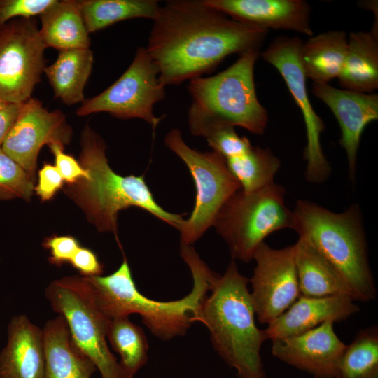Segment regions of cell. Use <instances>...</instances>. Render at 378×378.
<instances>
[{"instance_id": "obj_1", "label": "cell", "mask_w": 378, "mask_h": 378, "mask_svg": "<svg viewBox=\"0 0 378 378\" xmlns=\"http://www.w3.org/2000/svg\"><path fill=\"white\" fill-rule=\"evenodd\" d=\"M147 47L164 86L211 73L232 54L259 49L268 31L239 22L204 0H170L153 20Z\"/></svg>"}, {"instance_id": "obj_2", "label": "cell", "mask_w": 378, "mask_h": 378, "mask_svg": "<svg viewBox=\"0 0 378 378\" xmlns=\"http://www.w3.org/2000/svg\"><path fill=\"white\" fill-rule=\"evenodd\" d=\"M180 254L193 279L190 293L181 300L160 302L141 294L125 255L121 265L112 274L85 278L98 306L107 317L111 319L139 314L155 336L168 341L186 333L218 275L206 265L192 246L181 245Z\"/></svg>"}, {"instance_id": "obj_3", "label": "cell", "mask_w": 378, "mask_h": 378, "mask_svg": "<svg viewBox=\"0 0 378 378\" xmlns=\"http://www.w3.org/2000/svg\"><path fill=\"white\" fill-rule=\"evenodd\" d=\"M104 139L89 125L80 136L78 162L89 176L64 188L66 195L78 205L88 220L100 232L118 237V216L130 206L139 207L163 222L181 227L182 215L172 214L162 208L154 199L144 176H122L110 167Z\"/></svg>"}, {"instance_id": "obj_4", "label": "cell", "mask_w": 378, "mask_h": 378, "mask_svg": "<svg viewBox=\"0 0 378 378\" xmlns=\"http://www.w3.org/2000/svg\"><path fill=\"white\" fill-rule=\"evenodd\" d=\"M248 284L232 260L214 279L195 322L208 328L214 349L239 378H266L260 350L268 339L256 326Z\"/></svg>"}, {"instance_id": "obj_5", "label": "cell", "mask_w": 378, "mask_h": 378, "mask_svg": "<svg viewBox=\"0 0 378 378\" xmlns=\"http://www.w3.org/2000/svg\"><path fill=\"white\" fill-rule=\"evenodd\" d=\"M258 57L259 49L249 50L219 74L190 80L188 124L192 134L205 138L215 130L235 127L255 134L265 132L268 113L258 99L254 83Z\"/></svg>"}, {"instance_id": "obj_6", "label": "cell", "mask_w": 378, "mask_h": 378, "mask_svg": "<svg viewBox=\"0 0 378 378\" xmlns=\"http://www.w3.org/2000/svg\"><path fill=\"white\" fill-rule=\"evenodd\" d=\"M292 228L308 241L336 270L350 289L354 301L368 302L377 289L368 258L360 211L352 204L341 213L312 202L298 200Z\"/></svg>"}, {"instance_id": "obj_7", "label": "cell", "mask_w": 378, "mask_h": 378, "mask_svg": "<svg viewBox=\"0 0 378 378\" xmlns=\"http://www.w3.org/2000/svg\"><path fill=\"white\" fill-rule=\"evenodd\" d=\"M285 189L274 183L252 192L241 189L223 204L214 223L234 260L248 262L270 234L292 228L293 213L284 201Z\"/></svg>"}, {"instance_id": "obj_8", "label": "cell", "mask_w": 378, "mask_h": 378, "mask_svg": "<svg viewBox=\"0 0 378 378\" xmlns=\"http://www.w3.org/2000/svg\"><path fill=\"white\" fill-rule=\"evenodd\" d=\"M45 294L52 309L66 321L74 344L94 363L102 378H120L118 361L107 343L111 319L98 306L86 279L69 276L54 280Z\"/></svg>"}, {"instance_id": "obj_9", "label": "cell", "mask_w": 378, "mask_h": 378, "mask_svg": "<svg viewBox=\"0 0 378 378\" xmlns=\"http://www.w3.org/2000/svg\"><path fill=\"white\" fill-rule=\"evenodd\" d=\"M164 144L186 164L195 182L194 209L178 230L181 245L192 246L214 225L223 204L241 186L229 171L223 157L214 151L202 152L190 148L179 129L174 127L167 134Z\"/></svg>"}, {"instance_id": "obj_10", "label": "cell", "mask_w": 378, "mask_h": 378, "mask_svg": "<svg viewBox=\"0 0 378 378\" xmlns=\"http://www.w3.org/2000/svg\"><path fill=\"white\" fill-rule=\"evenodd\" d=\"M165 96V86L159 80L156 65L146 48L139 47L122 76L102 93L85 99L76 114L107 112L119 119H142L155 129L162 118L155 116L153 107Z\"/></svg>"}, {"instance_id": "obj_11", "label": "cell", "mask_w": 378, "mask_h": 378, "mask_svg": "<svg viewBox=\"0 0 378 378\" xmlns=\"http://www.w3.org/2000/svg\"><path fill=\"white\" fill-rule=\"evenodd\" d=\"M39 28L34 18H16L0 27V99L22 104L31 97L46 68Z\"/></svg>"}, {"instance_id": "obj_12", "label": "cell", "mask_w": 378, "mask_h": 378, "mask_svg": "<svg viewBox=\"0 0 378 378\" xmlns=\"http://www.w3.org/2000/svg\"><path fill=\"white\" fill-rule=\"evenodd\" d=\"M302 44L298 37L281 36L269 45L262 57L280 73L302 112L307 133L304 153L307 161L305 177L310 183H320L329 177L331 169L321 144L325 123L312 106L307 90V78L299 59Z\"/></svg>"}, {"instance_id": "obj_13", "label": "cell", "mask_w": 378, "mask_h": 378, "mask_svg": "<svg viewBox=\"0 0 378 378\" xmlns=\"http://www.w3.org/2000/svg\"><path fill=\"white\" fill-rule=\"evenodd\" d=\"M251 297L260 323L269 325L300 295L294 245L273 248L265 241L256 249Z\"/></svg>"}, {"instance_id": "obj_14", "label": "cell", "mask_w": 378, "mask_h": 378, "mask_svg": "<svg viewBox=\"0 0 378 378\" xmlns=\"http://www.w3.org/2000/svg\"><path fill=\"white\" fill-rule=\"evenodd\" d=\"M72 128L59 109L48 111L31 97L22 103L18 118L1 148L34 180L37 158L44 145L64 148L72 137Z\"/></svg>"}, {"instance_id": "obj_15", "label": "cell", "mask_w": 378, "mask_h": 378, "mask_svg": "<svg viewBox=\"0 0 378 378\" xmlns=\"http://www.w3.org/2000/svg\"><path fill=\"white\" fill-rule=\"evenodd\" d=\"M328 321L302 334L272 340V354L314 378H335L346 346Z\"/></svg>"}, {"instance_id": "obj_16", "label": "cell", "mask_w": 378, "mask_h": 378, "mask_svg": "<svg viewBox=\"0 0 378 378\" xmlns=\"http://www.w3.org/2000/svg\"><path fill=\"white\" fill-rule=\"evenodd\" d=\"M312 92L329 107L338 121L341 130L339 144L346 152L353 180L361 134L370 122L378 119V95L314 83Z\"/></svg>"}, {"instance_id": "obj_17", "label": "cell", "mask_w": 378, "mask_h": 378, "mask_svg": "<svg viewBox=\"0 0 378 378\" xmlns=\"http://www.w3.org/2000/svg\"><path fill=\"white\" fill-rule=\"evenodd\" d=\"M214 8L244 24L269 31L284 29L313 36L311 7L304 0H204Z\"/></svg>"}, {"instance_id": "obj_18", "label": "cell", "mask_w": 378, "mask_h": 378, "mask_svg": "<svg viewBox=\"0 0 378 378\" xmlns=\"http://www.w3.org/2000/svg\"><path fill=\"white\" fill-rule=\"evenodd\" d=\"M355 301L346 295L321 298L300 295L295 302L265 329L267 339L296 336L326 321H345L359 312Z\"/></svg>"}, {"instance_id": "obj_19", "label": "cell", "mask_w": 378, "mask_h": 378, "mask_svg": "<svg viewBox=\"0 0 378 378\" xmlns=\"http://www.w3.org/2000/svg\"><path fill=\"white\" fill-rule=\"evenodd\" d=\"M45 368L43 329L26 315L14 316L0 351V378H44Z\"/></svg>"}, {"instance_id": "obj_20", "label": "cell", "mask_w": 378, "mask_h": 378, "mask_svg": "<svg viewBox=\"0 0 378 378\" xmlns=\"http://www.w3.org/2000/svg\"><path fill=\"white\" fill-rule=\"evenodd\" d=\"M43 333L44 378H91L97 369L73 342L66 321L62 315L48 320Z\"/></svg>"}, {"instance_id": "obj_21", "label": "cell", "mask_w": 378, "mask_h": 378, "mask_svg": "<svg viewBox=\"0 0 378 378\" xmlns=\"http://www.w3.org/2000/svg\"><path fill=\"white\" fill-rule=\"evenodd\" d=\"M294 248L300 295L314 298L346 295L354 300L339 273L308 241L299 237Z\"/></svg>"}, {"instance_id": "obj_22", "label": "cell", "mask_w": 378, "mask_h": 378, "mask_svg": "<svg viewBox=\"0 0 378 378\" xmlns=\"http://www.w3.org/2000/svg\"><path fill=\"white\" fill-rule=\"evenodd\" d=\"M39 34L46 48L59 51L90 48V38L79 1L55 0L40 15Z\"/></svg>"}, {"instance_id": "obj_23", "label": "cell", "mask_w": 378, "mask_h": 378, "mask_svg": "<svg viewBox=\"0 0 378 378\" xmlns=\"http://www.w3.org/2000/svg\"><path fill=\"white\" fill-rule=\"evenodd\" d=\"M337 78L345 90L372 93L377 89V35L371 31L349 34L346 57Z\"/></svg>"}, {"instance_id": "obj_24", "label": "cell", "mask_w": 378, "mask_h": 378, "mask_svg": "<svg viewBox=\"0 0 378 378\" xmlns=\"http://www.w3.org/2000/svg\"><path fill=\"white\" fill-rule=\"evenodd\" d=\"M348 46L344 31H328L310 36L302 43L299 59L306 78L314 83H328L338 78L344 62Z\"/></svg>"}, {"instance_id": "obj_25", "label": "cell", "mask_w": 378, "mask_h": 378, "mask_svg": "<svg viewBox=\"0 0 378 378\" xmlns=\"http://www.w3.org/2000/svg\"><path fill=\"white\" fill-rule=\"evenodd\" d=\"M93 64L90 48L60 50L55 62L44 69L55 97L69 106L82 103Z\"/></svg>"}, {"instance_id": "obj_26", "label": "cell", "mask_w": 378, "mask_h": 378, "mask_svg": "<svg viewBox=\"0 0 378 378\" xmlns=\"http://www.w3.org/2000/svg\"><path fill=\"white\" fill-rule=\"evenodd\" d=\"M79 4L89 34L125 20H153L160 7L155 0H81Z\"/></svg>"}, {"instance_id": "obj_27", "label": "cell", "mask_w": 378, "mask_h": 378, "mask_svg": "<svg viewBox=\"0 0 378 378\" xmlns=\"http://www.w3.org/2000/svg\"><path fill=\"white\" fill-rule=\"evenodd\" d=\"M106 337L120 356V378H134L148 360V344L143 329L127 316L115 317L109 321Z\"/></svg>"}, {"instance_id": "obj_28", "label": "cell", "mask_w": 378, "mask_h": 378, "mask_svg": "<svg viewBox=\"0 0 378 378\" xmlns=\"http://www.w3.org/2000/svg\"><path fill=\"white\" fill-rule=\"evenodd\" d=\"M227 167L245 192L273 184L281 167L279 159L269 148L252 146L242 155L225 160Z\"/></svg>"}, {"instance_id": "obj_29", "label": "cell", "mask_w": 378, "mask_h": 378, "mask_svg": "<svg viewBox=\"0 0 378 378\" xmlns=\"http://www.w3.org/2000/svg\"><path fill=\"white\" fill-rule=\"evenodd\" d=\"M335 378H378V330H360L346 348Z\"/></svg>"}, {"instance_id": "obj_30", "label": "cell", "mask_w": 378, "mask_h": 378, "mask_svg": "<svg viewBox=\"0 0 378 378\" xmlns=\"http://www.w3.org/2000/svg\"><path fill=\"white\" fill-rule=\"evenodd\" d=\"M34 183L27 172L0 147V200H29Z\"/></svg>"}, {"instance_id": "obj_31", "label": "cell", "mask_w": 378, "mask_h": 378, "mask_svg": "<svg viewBox=\"0 0 378 378\" xmlns=\"http://www.w3.org/2000/svg\"><path fill=\"white\" fill-rule=\"evenodd\" d=\"M205 138L214 151L225 160L242 155L253 146L246 136H239L234 127L215 130Z\"/></svg>"}, {"instance_id": "obj_32", "label": "cell", "mask_w": 378, "mask_h": 378, "mask_svg": "<svg viewBox=\"0 0 378 378\" xmlns=\"http://www.w3.org/2000/svg\"><path fill=\"white\" fill-rule=\"evenodd\" d=\"M55 0H0V27L16 18L40 15Z\"/></svg>"}, {"instance_id": "obj_33", "label": "cell", "mask_w": 378, "mask_h": 378, "mask_svg": "<svg viewBox=\"0 0 378 378\" xmlns=\"http://www.w3.org/2000/svg\"><path fill=\"white\" fill-rule=\"evenodd\" d=\"M42 245L50 251L49 262L57 267L69 263L80 246L78 240L71 235H52L46 238Z\"/></svg>"}, {"instance_id": "obj_34", "label": "cell", "mask_w": 378, "mask_h": 378, "mask_svg": "<svg viewBox=\"0 0 378 378\" xmlns=\"http://www.w3.org/2000/svg\"><path fill=\"white\" fill-rule=\"evenodd\" d=\"M49 147L55 157V165L67 184H72L81 178H88L87 170L73 156L65 153L64 147L57 144H52Z\"/></svg>"}, {"instance_id": "obj_35", "label": "cell", "mask_w": 378, "mask_h": 378, "mask_svg": "<svg viewBox=\"0 0 378 378\" xmlns=\"http://www.w3.org/2000/svg\"><path fill=\"white\" fill-rule=\"evenodd\" d=\"M38 184L34 190L42 201L52 199L64 185V179L55 165L46 163L38 171Z\"/></svg>"}, {"instance_id": "obj_36", "label": "cell", "mask_w": 378, "mask_h": 378, "mask_svg": "<svg viewBox=\"0 0 378 378\" xmlns=\"http://www.w3.org/2000/svg\"><path fill=\"white\" fill-rule=\"evenodd\" d=\"M69 263L80 273V276L83 277L101 276L104 272V266L94 251L81 246Z\"/></svg>"}, {"instance_id": "obj_37", "label": "cell", "mask_w": 378, "mask_h": 378, "mask_svg": "<svg viewBox=\"0 0 378 378\" xmlns=\"http://www.w3.org/2000/svg\"><path fill=\"white\" fill-rule=\"evenodd\" d=\"M22 104H10L0 111V147L15 122Z\"/></svg>"}, {"instance_id": "obj_38", "label": "cell", "mask_w": 378, "mask_h": 378, "mask_svg": "<svg viewBox=\"0 0 378 378\" xmlns=\"http://www.w3.org/2000/svg\"><path fill=\"white\" fill-rule=\"evenodd\" d=\"M9 104H8L6 102L0 99V111L7 107Z\"/></svg>"}, {"instance_id": "obj_39", "label": "cell", "mask_w": 378, "mask_h": 378, "mask_svg": "<svg viewBox=\"0 0 378 378\" xmlns=\"http://www.w3.org/2000/svg\"><path fill=\"white\" fill-rule=\"evenodd\" d=\"M290 378H293V377H290Z\"/></svg>"}]
</instances>
